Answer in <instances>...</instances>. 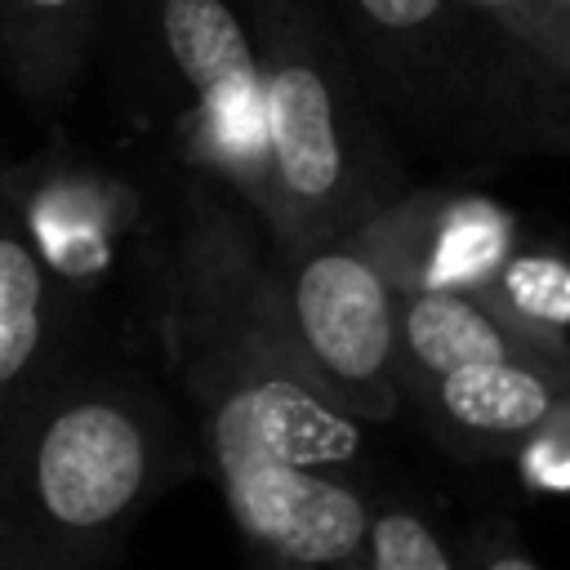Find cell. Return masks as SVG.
Wrapping results in <instances>:
<instances>
[{
  "label": "cell",
  "instance_id": "cell-9",
  "mask_svg": "<svg viewBox=\"0 0 570 570\" xmlns=\"http://www.w3.org/2000/svg\"><path fill=\"white\" fill-rule=\"evenodd\" d=\"M570 396V370L548 361L494 356L450 365L405 392L410 405L454 445L481 454H512L534 428H543Z\"/></svg>",
  "mask_w": 570,
  "mask_h": 570
},
{
  "label": "cell",
  "instance_id": "cell-3",
  "mask_svg": "<svg viewBox=\"0 0 570 570\" xmlns=\"http://www.w3.org/2000/svg\"><path fill=\"white\" fill-rule=\"evenodd\" d=\"M249 22L263 58L267 129V209L258 227L272 254L289 258L365 223L405 187L330 22L303 0H258Z\"/></svg>",
  "mask_w": 570,
  "mask_h": 570
},
{
  "label": "cell",
  "instance_id": "cell-10",
  "mask_svg": "<svg viewBox=\"0 0 570 570\" xmlns=\"http://www.w3.org/2000/svg\"><path fill=\"white\" fill-rule=\"evenodd\" d=\"M396 356L405 392L450 365L521 356L566 365L561 352L512 325L476 289H396Z\"/></svg>",
  "mask_w": 570,
  "mask_h": 570
},
{
  "label": "cell",
  "instance_id": "cell-14",
  "mask_svg": "<svg viewBox=\"0 0 570 570\" xmlns=\"http://www.w3.org/2000/svg\"><path fill=\"white\" fill-rule=\"evenodd\" d=\"M530 67L570 89V4L561 0H463Z\"/></svg>",
  "mask_w": 570,
  "mask_h": 570
},
{
  "label": "cell",
  "instance_id": "cell-18",
  "mask_svg": "<svg viewBox=\"0 0 570 570\" xmlns=\"http://www.w3.org/2000/svg\"><path fill=\"white\" fill-rule=\"evenodd\" d=\"M330 570H370V561H365V548H361L356 557H347V561H338V566H330Z\"/></svg>",
  "mask_w": 570,
  "mask_h": 570
},
{
  "label": "cell",
  "instance_id": "cell-7",
  "mask_svg": "<svg viewBox=\"0 0 570 570\" xmlns=\"http://www.w3.org/2000/svg\"><path fill=\"white\" fill-rule=\"evenodd\" d=\"M365 227L374 232L396 289H485L517 249V214L481 191H396Z\"/></svg>",
  "mask_w": 570,
  "mask_h": 570
},
{
  "label": "cell",
  "instance_id": "cell-19",
  "mask_svg": "<svg viewBox=\"0 0 570 570\" xmlns=\"http://www.w3.org/2000/svg\"><path fill=\"white\" fill-rule=\"evenodd\" d=\"M566 370H570V343H566Z\"/></svg>",
  "mask_w": 570,
  "mask_h": 570
},
{
  "label": "cell",
  "instance_id": "cell-6",
  "mask_svg": "<svg viewBox=\"0 0 570 570\" xmlns=\"http://www.w3.org/2000/svg\"><path fill=\"white\" fill-rule=\"evenodd\" d=\"M13 196L36 254L76 303L89 307L125 276L151 303L160 236H147L142 200L125 178L71 156H36L13 165Z\"/></svg>",
  "mask_w": 570,
  "mask_h": 570
},
{
  "label": "cell",
  "instance_id": "cell-4",
  "mask_svg": "<svg viewBox=\"0 0 570 570\" xmlns=\"http://www.w3.org/2000/svg\"><path fill=\"white\" fill-rule=\"evenodd\" d=\"M151 36L174 89V138L191 174L232 187L263 223V58L236 0H151Z\"/></svg>",
  "mask_w": 570,
  "mask_h": 570
},
{
  "label": "cell",
  "instance_id": "cell-11",
  "mask_svg": "<svg viewBox=\"0 0 570 570\" xmlns=\"http://www.w3.org/2000/svg\"><path fill=\"white\" fill-rule=\"evenodd\" d=\"M98 18L102 0H0V71L36 111L71 98Z\"/></svg>",
  "mask_w": 570,
  "mask_h": 570
},
{
  "label": "cell",
  "instance_id": "cell-5",
  "mask_svg": "<svg viewBox=\"0 0 570 570\" xmlns=\"http://www.w3.org/2000/svg\"><path fill=\"white\" fill-rule=\"evenodd\" d=\"M281 267L285 321L321 383L365 423L405 410L396 356V281L365 223L325 236Z\"/></svg>",
  "mask_w": 570,
  "mask_h": 570
},
{
  "label": "cell",
  "instance_id": "cell-8",
  "mask_svg": "<svg viewBox=\"0 0 570 570\" xmlns=\"http://www.w3.org/2000/svg\"><path fill=\"white\" fill-rule=\"evenodd\" d=\"M85 316L89 307L36 254L13 196V160L0 151V428L89 352Z\"/></svg>",
  "mask_w": 570,
  "mask_h": 570
},
{
  "label": "cell",
  "instance_id": "cell-20",
  "mask_svg": "<svg viewBox=\"0 0 570 570\" xmlns=\"http://www.w3.org/2000/svg\"><path fill=\"white\" fill-rule=\"evenodd\" d=\"M561 4H570V0H561Z\"/></svg>",
  "mask_w": 570,
  "mask_h": 570
},
{
  "label": "cell",
  "instance_id": "cell-15",
  "mask_svg": "<svg viewBox=\"0 0 570 570\" xmlns=\"http://www.w3.org/2000/svg\"><path fill=\"white\" fill-rule=\"evenodd\" d=\"M365 561L370 570H463L445 539L405 503L370 508Z\"/></svg>",
  "mask_w": 570,
  "mask_h": 570
},
{
  "label": "cell",
  "instance_id": "cell-16",
  "mask_svg": "<svg viewBox=\"0 0 570 570\" xmlns=\"http://www.w3.org/2000/svg\"><path fill=\"white\" fill-rule=\"evenodd\" d=\"M517 476L530 494H570V396L557 405V414L534 428L517 450Z\"/></svg>",
  "mask_w": 570,
  "mask_h": 570
},
{
  "label": "cell",
  "instance_id": "cell-12",
  "mask_svg": "<svg viewBox=\"0 0 570 570\" xmlns=\"http://www.w3.org/2000/svg\"><path fill=\"white\" fill-rule=\"evenodd\" d=\"M343 13L352 18L370 58L379 53L383 71L401 80V94L423 89V80L441 67L450 76L459 31L468 18H476L463 0H343Z\"/></svg>",
  "mask_w": 570,
  "mask_h": 570
},
{
  "label": "cell",
  "instance_id": "cell-1",
  "mask_svg": "<svg viewBox=\"0 0 570 570\" xmlns=\"http://www.w3.org/2000/svg\"><path fill=\"white\" fill-rule=\"evenodd\" d=\"M151 316L254 570H330L365 548L374 423L307 365L249 205L191 174L160 236Z\"/></svg>",
  "mask_w": 570,
  "mask_h": 570
},
{
  "label": "cell",
  "instance_id": "cell-13",
  "mask_svg": "<svg viewBox=\"0 0 570 570\" xmlns=\"http://www.w3.org/2000/svg\"><path fill=\"white\" fill-rule=\"evenodd\" d=\"M512 325L566 356L570 343V258L548 245H517L481 289Z\"/></svg>",
  "mask_w": 570,
  "mask_h": 570
},
{
  "label": "cell",
  "instance_id": "cell-17",
  "mask_svg": "<svg viewBox=\"0 0 570 570\" xmlns=\"http://www.w3.org/2000/svg\"><path fill=\"white\" fill-rule=\"evenodd\" d=\"M463 570H539V566L512 543V534H508L503 521H490V525H481L472 534Z\"/></svg>",
  "mask_w": 570,
  "mask_h": 570
},
{
  "label": "cell",
  "instance_id": "cell-2",
  "mask_svg": "<svg viewBox=\"0 0 570 570\" xmlns=\"http://www.w3.org/2000/svg\"><path fill=\"white\" fill-rule=\"evenodd\" d=\"M178 468L165 392L80 352L0 428V570H102Z\"/></svg>",
  "mask_w": 570,
  "mask_h": 570
}]
</instances>
